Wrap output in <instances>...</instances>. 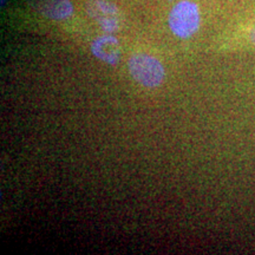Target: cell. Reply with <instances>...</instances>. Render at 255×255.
I'll return each mask as SVG.
<instances>
[{
  "instance_id": "cell-3",
  "label": "cell",
  "mask_w": 255,
  "mask_h": 255,
  "mask_svg": "<svg viewBox=\"0 0 255 255\" xmlns=\"http://www.w3.org/2000/svg\"><path fill=\"white\" fill-rule=\"evenodd\" d=\"M88 14L108 33L117 31L121 26L120 11L116 5L105 0H92L87 5Z\"/></svg>"
},
{
  "instance_id": "cell-5",
  "label": "cell",
  "mask_w": 255,
  "mask_h": 255,
  "mask_svg": "<svg viewBox=\"0 0 255 255\" xmlns=\"http://www.w3.org/2000/svg\"><path fill=\"white\" fill-rule=\"evenodd\" d=\"M30 2L39 13L53 20H63L73 13L70 0H30Z\"/></svg>"
},
{
  "instance_id": "cell-6",
  "label": "cell",
  "mask_w": 255,
  "mask_h": 255,
  "mask_svg": "<svg viewBox=\"0 0 255 255\" xmlns=\"http://www.w3.org/2000/svg\"><path fill=\"white\" fill-rule=\"evenodd\" d=\"M251 40H252V43L255 45V26L253 27V30H252V32H251Z\"/></svg>"
},
{
  "instance_id": "cell-4",
  "label": "cell",
  "mask_w": 255,
  "mask_h": 255,
  "mask_svg": "<svg viewBox=\"0 0 255 255\" xmlns=\"http://www.w3.org/2000/svg\"><path fill=\"white\" fill-rule=\"evenodd\" d=\"M91 51L98 59L111 65L119 63L121 59V45L119 40L110 34H104L94 40V43L91 44Z\"/></svg>"
},
{
  "instance_id": "cell-1",
  "label": "cell",
  "mask_w": 255,
  "mask_h": 255,
  "mask_svg": "<svg viewBox=\"0 0 255 255\" xmlns=\"http://www.w3.org/2000/svg\"><path fill=\"white\" fill-rule=\"evenodd\" d=\"M130 75L136 82L145 88H157L165 77L163 65L155 57L146 53H136L128 63Z\"/></svg>"
},
{
  "instance_id": "cell-2",
  "label": "cell",
  "mask_w": 255,
  "mask_h": 255,
  "mask_svg": "<svg viewBox=\"0 0 255 255\" xmlns=\"http://www.w3.org/2000/svg\"><path fill=\"white\" fill-rule=\"evenodd\" d=\"M169 26L175 36L189 38L200 26V12L195 2L182 0L177 2L169 14Z\"/></svg>"
}]
</instances>
